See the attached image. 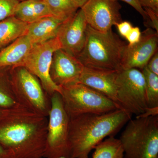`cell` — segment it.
I'll return each mask as SVG.
<instances>
[{"mask_svg":"<svg viewBox=\"0 0 158 158\" xmlns=\"http://www.w3.org/2000/svg\"><path fill=\"white\" fill-rule=\"evenodd\" d=\"M27 26L14 16L0 21V51L25 35Z\"/></svg>","mask_w":158,"mask_h":158,"instance_id":"cell-18","label":"cell"},{"mask_svg":"<svg viewBox=\"0 0 158 158\" xmlns=\"http://www.w3.org/2000/svg\"><path fill=\"white\" fill-rule=\"evenodd\" d=\"M158 45L157 32L148 28L141 34L139 42L132 45H126L122 57V69L142 70L158 51Z\"/></svg>","mask_w":158,"mask_h":158,"instance_id":"cell-11","label":"cell"},{"mask_svg":"<svg viewBox=\"0 0 158 158\" xmlns=\"http://www.w3.org/2000/svg\"><path fill=\"white\" fill-rule=\"evenodd\" d=\"M56 158H68V157H66L61 156V157H59Z\"/></svg>","mask_w":158,"mask_h":158,"instance_id":"cell-34","label":"cell"},{"mask_svg":"<svg viewBox=\"0 0 158 158\" xmlns=\"http://www.w3.org/2000/svg\"><path fill=\"white\" fill-rule=\"evenodd\" d=\"M116 86L117 104L120 109L138 116L148 109L145 81L141 70L130 69L118 71Z\"/></svg>","mask_w":158,"mask_h":158,"instance_id":"cell-8","label":"cell"},{"mask_svg":"<svg viewBox=\"0 0 158 158\" xmlns=\"http://www.w3.org/2000/svg\"><path fill=\"white\" fill-rule=\"evenodd\" d=\"M64 22L53 16L44 18L28 24L25 35L33 45L46 42L56 37Z\"/></svg>","mask_w":158,"mask_h":158,"instance_id":"cell-16","label":"cell"},{"mask_svg":"<svg viewBox=\"0 0 158 158\" xmlns=\"http://www.w3.org/2000/svg\"><path fill=\"white\" fill-rule=\"evenodd\" d=\"M0 158H11L10 153L0 146Z\"/></svg>","mask_w":158,"mask_h":158,"instance_id":"cell-31","label":"cell"},{"mask_svg":"<svg viewBox=\"0 0 158 158\" xmlns=\"http://www.w3.org/2000/svg\"><path fill=\"white\" fill-rule=\"evenodd\" d=\"M18 0H0V21L14 15Z\"/></svg>","mask_w":158,"mask_h":158,"instance_id":"cell-23","label":"cell"},{"mask_svg":"<svg viewBox=\"0 0 158 158\" xmlns=\"http://www.w3.org/2000/svg\"><path fill=\"white\" fill-rule=\"evenodd\" d=\"M62 48L57 37L32 47L25 60L23 66L37 77L44 89L51 97L56 92L61 94L62 88L53 82L50 69L54 52Z\"/></svg>","mask_w":158,"mask_h":158,"instance_id":"cell-9","label":"cell"},{"mask_svg":"<svg viewBox=\"0 0 158 158\" xmlns=\"http://www.w3.org/2000/svg\"><path fill=\"white\" fill-rule=\"evenodd\" d=\"M12 87L20 106L48 117L51 108V97L43 88L37 77L24 66L11 69Z\"/></svg>","mask_w":158,"mask_h":158,"instance_id":"cell-6","label":"cell"},{"mask_svg":"<svg viewBox=\"0 0 158 158\" xmlns=\"http://www.w3.org/2000/svg\"><path fill=\"white\" fill-rule=\"evenodd\" d=\"M7 109H3V108H0V119L2 118V117L4 116L5 113H6Z\"/></svg>","mask_w":158,"mask_h":158,"instance_id":"cell-33","label":"cell"},{"mask_svg":"<svg viewBox=\"0 0 158 158\" xmlns=\"http://www.w3.org/2000/svg\"><path fill=\"white\" fill-rule=\"evenodd\" d=\"M92 158H124L123 147L119 139L110 137L94 148Z\"/></svg>","mask_w":158,"mask_h":158,"instance_id":"cell-20","label":"cell"},{"mask_svg":"<svg viewBox=\"0 0 158 158\" xmlns=\"http://www.w3.org/2000/svg\"><path fill=\"white\" fill-rule=\"evenodd\" d=\"M84 68L77 58L59 49L53 55L50 76L56 85L62 88L78 83Z\"/></svg>","mask_w":158,"mask_h":158,"instance_id":"cell-13","label":"cell"},{"mask_svg":"<svg viewBox=\"0 0 158 158\" xmlns=\"http://www.w3.org/2000/svg\"><path fill=\"white\" fill-rule=\"evenodd\" d=\"M116 26L119 34L125 38L127 37L133 27L131 23L127 21H122L116 24Z\"/></svg>","mask_w":158,"mask_h":158,"instance_id":"cell-27","label":"cell"},{"mask_svg":"<svg viewBox=\"0 0 158 158\" xmlns=\"http://www.w3.org/2000/svg\"><path fill=\"white\" fill-rule=\"evenodd\" d=\"M112 1H117V2L118 1H123V2H125L129 4L135 9L136 11H138L142 15L144 21H145V23L147 22L148 19L147 14H146L144 9L140 6L137 0H112Z\"/></svg>","mask_w":158,"mask_h":158,"instance_id":"cell-26","label":"cell"},{"mask_svg":"<svg viewBox=\"0 0 158 158\" xmlns=\"http://www.w3.org/2000/svg\"><path fill=\"white\" fill-rule=\"evenodd\" d=\"M147 14L148 21L145 23L146 25H149L156 32L158 33V13L149 8H143Z\"/></svg>","mask_w":158,"mask_h":158,"instance_id":"cell-24","label":"cell"},{"mask_svg":"<svg viewBox=\"0 0 158 158\" xmlns=\"http://www.w3.org/2000/svg\"><path fill=\"white\" fill-rule=\"evenodd\" d=\"M158 107L148 108L144 113L136 117H147L151 116H158Z\"/></svg>","mask_w":158,"mask_h":158,"instance_id":"cell-30","label":"cell"},{"mask_svg":"<svg viewBox=\"0 0 158 158\" xmlns=\"http://www.w3.org/2000/svg\"><path fill=\"white\" fill-rule=\"evenodd\" d=\"M141 71L145 81L148 107H158V76L151 72L146 66Z\"/></svg>","mask_w":158,"mask_h":158,"instance_id":"cell-22","label":"cell"},{"mask_svg":"<svg viewBox=\"0 0 158 158\" xmlns=\"http://www.w3.org/2000/svg\"><path fill=\"white\" fill-rule=\"evenodd\" d=\"M121 5L112 0H88L81 8L88 25L96 31L107 32L122 21Z\"/></svg>","mask_w":158,"mask_h":158,"instance_id":"cell-10","label":"cell"},{"mask_svg":"<svg viewBox=\"0 0 158 158\" xmlns=\"http://www.w3.org/2000/svg\"><path fill=\"white\" fill-rule=\"evenodd\" d=\"M142 8H149L158 13V0H137Z\"/></svg>","mask_w":158,"mask_h":158,"instance_id":"cell-29","label":"cell"},{"mask_svg":"<svg viewBox=\"0 0 158 158\" xmlns=\"http://www.w3.org/2000/svg\"><path fill=\"white\" fill-rule=\"evenodd\" d=\"M125 158H158V116L130 119L119 139Z\"/></svg>","mask_w":158,"mask_h":158,"instance_id":"cell-4","label":"cell"},{"mask_svg":"<svg viewBox=\"0 0 158 158\" xmlns=\"http://www.w3.org/2000/svg\"><path fill=\"white\" fill-rule=\"evenodd\" d=\"M52 16L65 21L80 9L74 0H44Z\"/></svg>","mask_w":158,"mask_h":158,"instance_id":"cell-21","label":"cell"},{"mask_svg":"<svg viewBox=\"0 0 158 158\" xmlns=\"http://www.w3.org/2000/svg\"><path fill=\"white\" fill-rule=\"evenodd\" d=\"M88 25L84 12L80 8L59 29L56 37L61 44V49L77 58L85 45Z\"/></svg>","mask_w":158,"mask_h":158,"instance_id":"cell-12","label":"cell"},{"mask_svg":"<svg viewBox=\"0 0 158 158\" xmlns=\"http://www.w3.org/2000/svg\"><path fill=\"white\" fill-rule=\"evenodd\" d=\"M14 16L29 24L52 15L44 0H25L19 2Z\"/></svg>","mask_w":158,"mask_h":158,"instance_id":"cell-17","label":"cell"},{"mask_svg":"<svg viewBox=\"0 0 158 158\" xmlns=\"http://www.w3.org/2000/svg\"><path fill=\"white\" fill-rule=\"evenodd\" d=\"M63 106L69 118L85 114H104L120 109L102 94L81 83L62 87Z\"/></svg>","mask_w":158,"mask_h":158,"instance_id":"cell-5","label":"cell"},{"mask_svg":"<svg viewBox=\"0 0 158 158\" xmlns=\"http://www.w3.org/2000/svg\"><path fill=\"white\" fill-rule=\"evenodd\" d=\"M118 72L116 71L100 70L84 67L78 83L102 94L118 105L116 98Z\"/></svg>","mask_w":158,"mask_h":158,"instance_id":"cell-14","label":"cell"},{"mask_svg":"<svg viewBox=\"0 0 158 158\" xmlns=\"http://www.w3.org/2000/svg\"><path fill=\"white\" fill-rule=\"evenodd\" d=\"M74 1L77 3L80 8H81L85 3L88 2V0H74Z\"/></svg>","mask_w":158,"mask_h":158,"instance_id":"cell-32","label":"cell"},{"mask_svg":"<svg viewBox=\"0 0 158 158\" xmlns=\"http://www.w3.org/2000/svg\"><path fill=\"white\" fill-rule=\"evenodd\" d=\"M141 36V33L140 28L138 27H133L125 38L129 42V45H132L139 42Z\"/></svg>","mask_w":158,"mask_h":158,"instance_id":"cell-25","label":"cell"},{"mask_svg":"<svg viewBox=\"0 0 158 158\" xmlns=\"http://www.w3.org/2000/svg\"><path fill=\"white\" fill-rule=\"evenodd\" d=\"M48 117L19 105L7 109L0 119V146L11 158H43Z\"/></svg>","mask_w":158,"mask_h":158,"instance_id":"cell-1","label":"cell"},{"mask_svg":"<svg viewBox=\"0 0 158 158\" xmlns=\"http://www.w3.org/2000/svg\"><path fill=\"white\" fill-rule=\"evenodd\" d=\"M126 45L112 30L103 33L88 25L85 45L77 59L84 67L118 71L122 69V57Z\"/></svg>","mask_w":158,"mask_h":158,"instance_id":"cell-3","label":"cell"},{"mask_svg":"<svg viewBox=\"0 0 158 158\" xmlns=\"http://www.w3.org/2000/svg\"><path fill=\"white\" fill-rule=\"evenodd\" d=\"M11 68H0V108L11 109L19 106L11 76Z\"/></svg>","mask_w":158,"mask_h":158,"instance_id":"cell-19","label":"cell"},{"mask_svg":"<svg viewBox=\"0 0 158 158\" xmlns=\"http://www.w3.org/2000/svg\"><path fill=\"white\" fill-rule=\"evenodd\" d=\"M122 109L104 114H85L69 118L70 158H88L106 137H112L131 118Z\"/></svg>","mask_w":158,"mask_h":158,"instance_id":"cell-2","label":"cell"},{"mask_svg":"<svg viewBox=\"0 0 158 158\" xmlns=\"http://www.w3.org/2000/svg\"><path fill=\"white\" fill-rule=\"evenodd\" d=\"M33 46L26 35L7 46L0 51V68L23 66Z\"/></svg>","mask_w":158,"mask_h":158,"instance_id":"cell-15","label":"cell"},{"mask_svg":"<svg viewBox=\"0 0 158 158\" xmlns=\"http://www.w3.org/2000/svg\"><path fill=\"white\" fill-rule=\"evenodd\" d=\"M51 100L44 158H70L69 135L70 118L64 108L60 93H54Z\"/></svg>","mask_w":158,"mask_h":158,"instance_id":"cell-7","label":"cell"},{"mask_svg":"<svg viewBox=\"0 0 158 158\" xmlns=\"http://www.w3.org/2000/svg\"><path fill=\"white\" fill-rule=\"evenodd\" d=\"M19 2H21V1H25V0H18Z\"/></svg>","mask_w":158,"mask_h":158,"instance_id":"cell-35","label":"cell"},{"mask_svg":"<svg viewBox=\"0 0 158 158\" xmlns=\"http://www.w3.org/2000/svg\"><path fill=\"white\" fill-rule=\"evenodd\" d=\"M146 67L151 72L158 76V51L152 56L148 63Z\"/></svg>","mask_w":158,"mask_h":158,"instance_id":"cell-28","label":"cell"}]
</instances>
